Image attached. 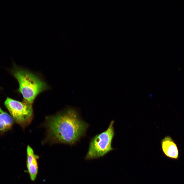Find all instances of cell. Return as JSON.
Listing matches in <instances>:
<instances>
[{
	"instance_id": "cell-1",
	"label": "cell",
	"mask_w": 184,
	"mask_h": 184,
	"mask_svg": "<svg viewBox=\"0 0 184 184\" xmlns=\"http://www.w3.org/2000/svg\"><path fill=\"white\" fill-rule=\"evenodd\" d=\"M46 125L48 138L50 141L71 145L85 134L89 125L73 108L49 117Z\"/></svg>"
},
{
	"instance_id": "cell-2",
	"label": "cell",
	"mask_w": 184,
	"mask_h": 184,
	"mask_svg": "<svg viewBox=\"0 0 184 184\" xmlns=\"http://www.w3.org/2000/svg\"><path fill=\"white\" fill-rule=\"evenodd\" d=\"M13 73L19 83L18 90L23 96L24 101L30 105H32L37 96L48 88L40 78L28 70L16 67Z\"/></svg>"
},
{
	"instance_id": "cell-3",
	"label": "cell",
	"mask_w": 184,
	"mask_h": 184,
	"mask_svg": "<svg viewBox=\"0 0 184 184\" xmlns=\"http://www.w3.org/2000/svg\"><path fill=\"white\" fill-rule=\"evenodd\" d=\"M110 122L107 129L92 138L90 142L88 150L85 157L86 160L98 158L103 157L113 150L112 141L114 135L113 124Z\"/></svg>"
},
{
	"instance_id": "cell-4",
	"label": "cell",
	"mask_w": 184,
	"mask_h": 184,
	"mask_svg": "<svg viewBox=\"0 0 184 184\" xmlns=\"http://www.w3.org/2000/svg\"><path fill=\"white\" fill-rule=\"evenodd\" d=\"M5 104L13 118L21 125L24 127L30 122L33 117L32 105L9 97Z\"/></svg>"
},
{
	"instance_id": "cell-5",
	"label": "cell",
	"mask_w": 184,
	"mask_h": 184,
	"mask_svg": "<svg viewBox=\"0 0 184 184\" xmlns=\"http://www.w3.org/2000/svg\"><path fill=\"white\" fill-rule=\"evenodd\" d=\"M161 144L162 151L166 156L175 160L178 159L179 152L178 147L171 136H165L162 139Z\"/></svg>"
},
{
	"instance_id": "cell-6",
	"label": "cell",
	"mask_w": 184,
	"mask_h": 184,
	"mask_svg": "<svg viewBox=\"0 0 184 184\" xmlns=\"http://www.w3.org/2000/svg\"><path fill=\"white\" fill-rule=\"evenodd\" d=\"M26 166L27 171L32 181L36 179L38 170L37 160L39 156L35 155L33 149L29 145L27 149Z\"/></svg>"
},
{
	"instance_id": "cell-7",
	"label": "cell",
	"mask_w": 184,
	"mask_h": 184,
	"mask_svg": "<svg viewBox=\"0 0 184 184\" xmlns=\"http://www.w3.org/2000/svg\"><path fill=\"white\" fill-rule=\"evenodd\" d=\"M13 123V118L0 107V131H4L10 129Z\"/></svg>"
}]
</instances>
